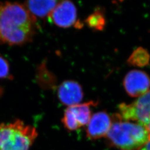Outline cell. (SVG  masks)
Here are the masks:
<instances>
[{
    "mask_svg": "<svg viewBox=\"0 0 150 150\" xmlns=\"http://www.w3.org/2000/svg\"><path fill=\"white\" fill-rule=\"evenodd\" d=\"M119 115L125 121H134L144 126L150 136V90L131 104L121 103Z\"/></svg>",
    "mask_w": 150,
    "mask_h": 150,
    "instance_id": "4",
    "label": "cell"
},
{
    "mask_svg": "<svg viewBox=\"0 0 150 150\" xmlns=\"http://www.w3.org/2000/svg\"><path fill=\"white\" fill-rule=\"evenodd\" d=\"M123 86L129 96L140 97L149 91L150 79L146 73L139 70H132L125 76Z\"/></svg>",
    "mask_w": 150,
    "mask_h": 150,
    "instance_id": "6",
    "label": "cell"
},
{
    "mask_svg": "<svg viewBox=\"0 0 150 150\" xmlns=\"http://www.w3.org/2000/svg\"><path fill=\"white\" fill-rule=\"evenodd\" d=\"M37 28V19L24 5L0 2V43L9 46L28 43Z\"/></svg>",
    "mask_w": 150,
    "mask_h": 150,
    "instance_id": "1",
    "label": "cell"
},
{
    "mask_svg": "<svg viewBox=\"0 0 150 150\" xmlns=\"http://www.w3.org/2000/svg\"><path fill=\"white\" fill-rule=\"evenodd\" d=\"M48 17L56 26L61 28L75 26L80 28L82 26V23L77 21L76 6L73 2L69 1L59 2Z\"/></svg>",
    "mask_w": 150,
    "mask_h": 150,
    "instance_id": "5",
    "label": "cell"
},
{
    "mask_svg": "<svg viewBox=\"0 0 150 150\" xmlns=\"http://www.w3.org/2000/svg\"><path fill=\"white\" fill-rule=\"evenodd\" d=\"M96 102L91 101L68 107L80 127L89 123L91 118V106H96Z\"/></svg>",
    "mask_w": 150,
    "mask_h": 150,
    "instance_id": "10",
    "label": "cell"
},
{
    "mask_svg": "<svg viewBox=\"0 0 150 150\" xmlns=\"http://www.w3.org/2000/svg\"><path fill=\"white\" fill-rule=\"evenodd\" d=\"M38 133L33 126L16 120L0 124V150H29Z\"/></svg>",
    "mask_w": 150,
    "mask_h": 150,
    "instance_id": "3",
    "label": "cell"
},
{
    "mask_svg": "<svg viewBox=\"0 0 150 150\" xmlns=\"http://www.w3.org/2000/svg\"><path fill=\"white\" fill-rule=\"evenodd\" d=\"M62 122L64 124V127L69 131H75L80 128L79 124L74 118L70 108L67 107L64 111Z\"/></svg>",
    "mask_w": 150,
    "mask_h": 150,
    "instance_id": "13",
    "label": "cell"
},
{
    "mask_svg": "<svg viewBox=\"0 0 150 150\" xmlns=\"http://www.w3.org/2000/svg\"><path fill=\"white\" fill-rule=\"evenodd\" d=\"M106 137L110 144L123 150H134L142 147L150 139L149 132L139 123L123 121L119 114L114 116Z\"/></svg>",
    "mask_w": 150,
    "mask_h": 150,
    "instance_id": "2",
    "label": "cell"
},
{
    "mask_svg": "<svg viewBox=\"0 0 150 150\" xmlns=\"http://www.w3.org/2000/svg\"><path fill=\"white\" fill-rule=\"evenodd\" d=\"M150 54L147 50L139 47L134 50L129 57L127 62L129 65L143 67L150 64Z\"/></svg>",
    "mask_w": 150,
    "mask_h": 150,
    "instance_id": "11",
    "label": "cell"
},
{
    "mask_svg": "<svg viewBox=\"0 0 150 150\" xmlns=\"http://www.w3.org/2000/svg\"><path fill=\"white\" fill-rule=\"evenodd\" d=\"M59 101L67 107L80 104L83 97V92L79 83L74 80L64 81L57 88Z\"/></svg>",
    "mask_w": 150,
    "mask_h": 150,
    "instance_id": "7",
    "label": "cell"
},
{
    "mask_svg": "<svg viewBox=\"0 0 150 150\" xmlns=\"http://www.w3.org/2000/svg\"><path fill=\"white\" fill-rule=\"evenodd\" d=\"M10 76V69L8 61L0 54V79L8 78Z\"/></svg>",
    "mask_w": 150,
    "mask_h": 150,
    "instance_id": "14",
    "label": "cell"
},
{
    "mask_svg": "<svg viewBox=\"0 0 150 150\" xmlns=\"http://www.w3.org/2000/svg\"><path fill=\"white\" fill-rule=\"evenodd\" d=\"M85 23L92 30L101 31L106 26V18L101 9H97L87 17Z\"/></svg>",
    "mask_w": 150,
    "mask_h": 150,
    "instance_id": "12",
    "label": "cell"
},
{
    "mask_svg": "<svg viewBox=\"0 0 150 150\" xmlns=\"http://www.w3.org/2000/svg\"><path fill=\"white\" fill-rule=\"evenodd\" d=\"M59 2L56 1H29L25 2L24 5L37 19L49 16Z\"/></svg>",
    "mask_w": 150,
    "mask_h": 150,
    "instance_id": "9",
    "label": "cell"
},
{
    "mask_svg": "<svg viewBox=\"0 0 150 150\" xmlns=\"http://www.w3.org/2000/svg\"><path fill=\"white\" fill-rule=\"evenodd\" d=\"M112 125L111 120L106 112L100 111L91 117L86 129L87 137L96 139L106 136Z\"/></svg>",
    "mask_w": 150,
    "mask_h": 150,
    "instance_id": "8",
    "label": "cell"
},
{
    "mask_svg": "<svg viewBox=\"0 0 150 150\" xmlns=\"http://www.w3.org/2000/svg\"><path fill=\"white\" fill-rule=\"evenodd\" d=\"M140 150H150V139Z\"/></svg>",
    "mask_w": 150,
    "mask_h": 150,
    "instance_id": "15",
    "label": "cell"
}]
</instances>
